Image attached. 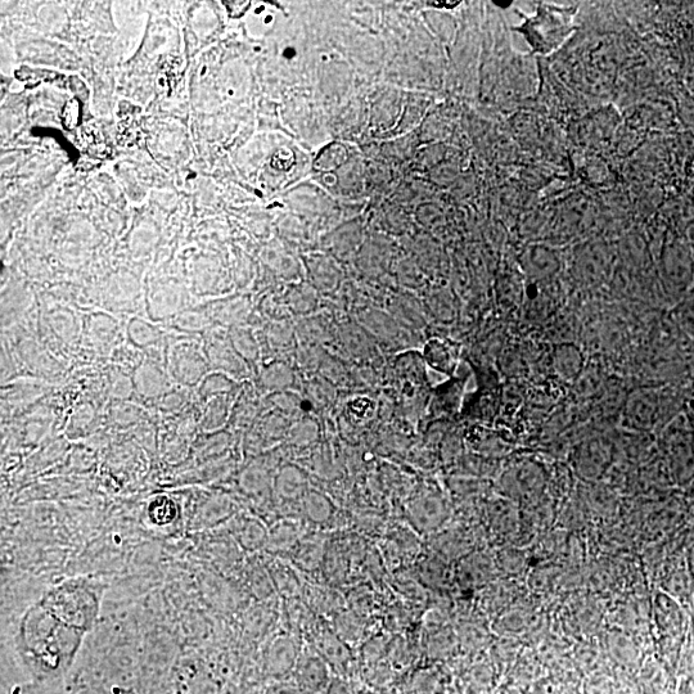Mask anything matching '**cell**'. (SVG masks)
Returning a JSON list of instances; mask_svg holds the SVG:
<instances>
[{
    "instance_id": "obj_1",
    "label": "cell",
    "mask_w": 694,
    "mask_h": 694,
    "mask_svg": "<svg viewBox=\"0 0 694 694\" xmlns=\"http://www.w3.org/2000/svg\"><path fill=\"white\" fill-rule=\"evenodd\" d=\"M169 373L184 386H195L202 382L206 371V360L200 346L193 342H179L171 346L168 353Z\"/></svg>"
},
{
    "instance_id": "obj_2",
    "label": "cell",
    "mask_w": 694,
    "mask_h": 694,
    "mask_svg": "<svg viewBox=\"0 0 694 694\" xmlns=\"http://www.w3.org/2000/svg\"><path fill=\"white\" fill-rule=\"evenodd\" d=\"M552 367L558 378L565 382H575L585 368V355L578 345L562 342L554 346Z\"/></svg>"
},
{
    "instance_id": "obj_3",
    "label": "cell",
    "mask_w": 694,
    "mask_h": 694,
    "mask_svg": "<svg viewBox=\"0 0 694 694\" xmlns=\"http://www.w3.org/2000/svg\"><path fill=\"white\" fill-rule=\"evenodd\" d=\"M624 419L629 425L638 427L651 419V394L647 390H635L626 400Z\"/></svg>"
},
{
    "instance_id": "obj_4",
    "label": "cell",
    "mask_w": 694,
    "mask_h": 694,
    "mask_svg": "<svg viewBox=\"0 0 694 694\" xmlns=\"http://www.w3.org/2000/svg\"><path fill=\"white\" fill-rule=\"evenodd\" d=\"M138 390L142 394L156 395L161 394L162 389L168 386L165 374L155 364H144L137 372Z\"/></svg>"
},
{
    "instance_id": "obj_5",
    "label": "cell",
    "mask_w": 694,
    "mask_h": 694,
    "mask_svg": "<svg viewBox=\"0 0 694 694\" xmlns=\"http://www.w3.org/2000/svg\"><path fill=\"white\" fill-rule=\"evenodd\" d=\"M558 260L552 251L533 247L530 252L531 276L535 278H545L557 272Z\"/></svg>"
},
{
    "instance_id": "obj_6",
    "label": "cell",
    "mask_w": 694,
    "mask_h": 694,
    "mask_svg": "<svg viewBox=\"0 0 694 694\" xmlns=\"http://www.w3.org/2000/svg\"><path fill=\"white\" fill-rule=\"evenodd\" d=\"M129 339L138 347H147L148 345H156L162 339V333L159 328L151 326L141 319H134L128 328Z\"/></svg>"
},
{
    "instance_id": "obj_7",
    "label": "cell",
    "mask_w": 694,
    "mask_h": 694,
    "mask_svg": "<svg viewBox=\"0 0 694 694\" xmlns=\"http://www.w3.org/2000/svg\"><path fill=\"white\" fill-rule=\"evenodd\" d=\"M427 358L435 364L440 371L449 372L454 368L455 360L452 349L444 342L432 341L427 345Z\"/></svg>"
},
{
    "instance_id": "obj_8",
    "label": "cell",
    "mask_w": 694,
    "mask_h": 694,
    "mask_svg": "<svg viewBox=\"0 0 694 694\" xmlns=\"http://www.w3.org/2000/svg\"><path fill=\"white\" fill-rule=\"evenodd\" d=\"M150 516L153 522L159 525H166L173 521L177 516V507L170 499L161 497L157 498L151 504Z\"/></svg>"
},
{
    "instance_id": "obj_9",
    "label": "cell",
    "mask_w": 694,
    "mask_h": 694,
    "mask_svg": "<svg viewBox=\"0 0 694 694\" xmlns=\"http://www.w3.org/2000/svg\"><path fill=\"white\" fill-rule=\"evenodd\" d=\"M427 4H428V6L437 7V8H444V7H445V8H453V7H455V6H458L459 2H455V3H435V2H430V3H427Z\"/></svg>"
}]
</instances>
